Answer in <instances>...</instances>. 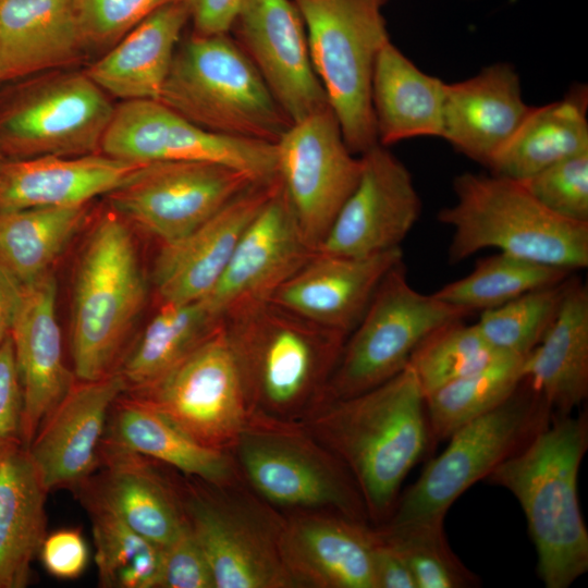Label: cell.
<instances>
[{
	"label": "cell",
	"mask_w": 588,
	"mask_h": 588,
	"mask_svg": "<svg viewBox=\"0 0 588 588\" xmlns=\"http://www.w3.org/2000/svg\"><path fill=\"white\" fill-rule=\"evenodd\" d=\"M222 321L248 424L303 425L326 401L347 335L270 299L244 305Z\"/></svg>",
	"instance_id": "obj_1"
},
{
	"label": "cell",
	"mask_w": 588,
	"mask_h": 588,
	"mask_svg": "<svg viewBox=\"0 0 588 588\" xmlns=\"http://www.w3.org/2000/svg\"><path fill=\"white\" fill-rule=\"evenodd\" d=\"M303 426L350 471L376 526L431 441L425 396L408 366L366 392L324 401Z\"/></svg>",
	"instance_id": "obj_2"
},
{
	"label": "cell",
	"mask_w": 588,
	"mask_h": 588,
	"mask_svg": "<svg viewBox=\"0 0 588 588\" xmlns=\"http://www.w3.org/2000/svg\"><path fill=\"white\" fill-rule=\"evenodd\" d=\"M588 449V417L552 416L486 481L518 501L547 588H567L588 571V530L578 501V471Z\"/></svg>",
	"instance_id": "obj_3"
},
{
	"label": "cell",
	"mask_w": 588,
	"mask_h": 588,
	"mask_svg": "<svg viewBox=\"0 0 588 588\" xmlns=\"http://www.w3.org/2000/svg\"><path fill=\"white\" fill-rule=\"evenodd\" d=\"M453 191L455 203L438 213L452 229L451 264L497 248L573 272L588 267V223L552 213L522 182L466 172L454 179Z\"/></svg>",
	"instance_id": "obj_4"
},
{
	"label": "cell",
	"mask_w": 588,
	"mask_h": 588,
	"mask_svg": "<svg viewBox=\"0 0 588 588\" xmlns=\"http://www.w3.org/2000/svg\"><path fill=\"white\" fill-rule=\"evenodd\" d=\"M158 100L195 125L228 137L275 144L293 124L226 34H193L177 46Z\"/></svg>",
	"instance_id": "obj_5"
},
{
	"label": "cell",
	"mask_w": 588,
	"mask_h": 588,
	"mask_svg": "<svg viewBox=\"0 0 588 588\" xmlns=\"http://www.w3.org/2000/svg\"><path fill=\"white\" fill-rule=\"evenodd\" d=\"M146 295L133 236L126 221L111 210L94 225L75 272L71 350L79 380H97L114 372Z\"/></svg>",
	"instance_id": "obj_6"
},
{
	"label": "cell",
	"mask_w": 588,
	"mask_h": 588,
	"mask_svg": "<svg viewBox=\"0 0 588 588\" xmlns=\"http://www.w3.org/2000/svg\"><path fill=\"white\" fill-rule=\"evenodd\" d=\"M197 480L174 486L216 588H297L280 551L284 513L242 478L229 483Z\"/></svg>",
	"instance_id": "obj_7"
},
{
	"label": "cell",
	"mask_w": 588,
	"mask_h": 588,
	"mask_svg": "<svg viewBox=\"0 0 588 588\" xmlns=\"http://www.w3.org/2000/svg\"><path fill=\"white\" fill-rule=\"evenodd\" d=\"M304 22L314 70L344 140L360 156L378 145L371 107L377 57L390 41L388 0H292Z\"/></svg>",
	"instance_id": "obj_8"
},
{
	"label": "cell",
	"mask_w": 588,
	"mask_h": 588,
	"mask_svg": "<svg viewBox=\"0 0 588 588\" xmlns=\"http://www.w3.org/2000/svg\"><path fill=\"white\" fill-rule=\"evenodd\" d=\"M552 416L544 400L523 379L509 399L449 437L446 448L397 497L391 514L382 524L402 525L445 517L462 493L486 479Z\"/></svg>",
	"instance_id": "obj_9"
},
{
	"label": "cell",
	"mask_w": 588,
	"mask_h": 588,
	"mask_svg": "<svg viewBox=\"0 0 588 588\" xmlns=\"http://www.w3.org/2000/svg\"><path fill=\"white\" fill-rule=\"evenodd\" d=\"M231 455L245 485L279 511L369 519L350 471L303 425L248 424Z\"/></svg>",
	"instance_id": "obj_10"
},
{
	"label": "cell",
	"mask_w": 588,
	"mask_h": 588,
	"mask_svg": "<svg viewBox=\"0 0 588 588\" xmlns=\"http://www.w3.org/2000/svg\"><path fill=\"white\" fill-rule=\"evenodd\" d=\"M0 93L4 160L101 152L114 107L86 72L50 71Z\"/></svg>",
	"instance_id": "obj_11"
},
{
	"label": "cell",
	"mask_w": 588,
	"mask_h": 588,
	"mask_svg": "<svg viewBox=\"0 0 588 588\" xmlns=\"http://www.w3.org/2000/svg\"><path fill=\"white\" fill-rule=\"evenodd\" d=\"M470 314L415 290L403 261L379 284L347 335L328 383V400L366 392L401 372L416 346L441 326Z\"/></svg>",
	"instance_id": "obj_12"
},
{
	"label": "cell",
	"mask_w": 588,
	"mask_h": 588,
	"mask_svg": "<svg viewBox=\"0 0 588 588\" xmlns=\"http://www.w3.org/2000/svg\"><path fill=\"white\" fill-rule=\"evenodd\" d=\"M198 443L231 453L248 424L244 389L223 321L152 385L134 391Z\"/></svg>",
	"instance_id": "obj_13"
},
{
	"label": "cell",
	"mask_w": 588,
	"mask_h": 588,
	"mask_svg": "<svg viewBox=\"0 0 588 588\" xmlns=\"http://www.w3.org/2000/svg\"><path fill=\"white\" fill-rule=\"evenodd\" d=\"M257 181L217 162L142 164L108 194L112 210L161 243L179 240Z\"/></svg>",
	"instance_id": "obj_14"
},
{
	"label": "cell",
	"mask_w": 588,
	"mask_h": 588,
	"mask_svg": "<svg viewBox=\"0 0 588 588\" xmlns=\"http://www.w3.org/2000/svg\"><path fill=\"white\" fill-rule=\"evenodd\" d=\"M100 151L139 163L217 162L257 182L278 176L275 144L208 132L157 99L123 100L114 107Z\"/></svg>",
	"instance_id": "obj_15"
},
{
	"label": "cell",
	"mask_w": 588,
	"mask_h": 588,
	"mask_svg": "<svg viewBox=\"0 0 588 588\" xmlns=\"http://www.w3.org/2000/svg\"><path fill=\"white\" fill-rule=\"evenodd\" d=\"M278 176L298 224L317 250L362 171L328 107L293 123L275 143Z\"/></svg>",
	"instance_id": "obj_16"
},
{
	"label": "cell",
	"mask_w": 588,
	"mask_h": 588,
	"mask_svg": "<svg viewBox=\"0 0 588 588\" xmlns=\"http://www.w3.org/2000/svg\"><path fill=\"white\" fill-rule=\"evenodd\" d=\"M360 159L359 180L318 252L364 257L401 247L420 217V197L403 162L380 144Z\"/></svg>",
	"instance_id": "obj_17"
},
{
	"label": "cell",
	"mask_w": 588,
	"mask_h": 588,
	"mask_svg": "<svg viewBox=\"0 0 588 588\" xmlns=\"http://www.w3.org/2000/svg\"><path fill=\"white\" fill-rule=\"evenodd\" d=\"M316 253L280 184L242 234L219 281L203 301L219 319L267 301Z\"/></svg>",
	"instance_id": "obj_18"
},
{
	"label": "cell",
	"mask_w": 588,
	"mask_h": 588,
	"mask_svg": "<svg viewBox=\"0 0 588 588\" xmlns=\"http://www.w3.org/2000/svg\"><path fill=\"white\" fill-rule=\"evenodd\" d=\"M232 29L292 123L330 107L292 0H247Z\"/></svg>",
	"instance_id": "obj_19"
},
{
	"label": "cell",
	"mask_w": 588,
	"mask_h": 588,
	"mask_svg": "<svg viewBox=\"0 0 588 588\" xmlns=\"http://www.w3.org/2000/svg\"><path fill=\"white\" fill-rule=\"evenodd\" d=\"M279 184V176L252 184L188 234L161 245L152 281L162 303H191L208 295L245 229Z\"/></svg>",
	"instance_id": "obj_20"
},
{
	"label": "cell",
	"mask_w": 588,
	"mask_h": 588,
	"mask_svg": "<svg viewBox=\"0 0 588 588\" xmlns=\"http://www.w3.org/2000/svg\"><path fill=\"white\" fill-rule=\"evenodd\" d=\"M125 390L118 371L73 382L27 448L47 491L82 483L89 477L99 464L109 409Z\"/></svg>",
	"instance_id": "obj_21"
},
{
	"label": "cell",
	"mask_w": 588,
	"mask_h": 588,
	"mask_svg": "<svg viewBox=\"0 0 588 588\" xmlns=\"http://www.w3.org/2000/svg\"><path fill=\"white\" fill-rule=\"evenodd\" d=\"M373 527L331 512L285 515L280 551L297 585L313 588H376Z\"/></svg>",
	"instance_id": "obj_22"
},
{
	"label": "cell",
	"mask_w": 588,
	"mask_h": 588,
	"mask_svg": "<svg viewBox=\"0 0 588 588\" xmlns=\"http://www.w3.org/2000/svg\"><path fill=\"white\" fill-rule=\"evenodd\" d=\"M56 302L57 282L50 272L22 286L10 332L22 388L20 437L27 448L73 384L62 358Z\"/></svg>",
	"instance_id": "obj_23"
},
{
	"label": "cell",
	"mask_w": 588,
	"mask_h": 588,
	"mask_svg": "<svg viewBox=\"0 0 588 588\" xmlns=\"http://www.w3.org/2000/svg\"><path fill=\"white\" fill-rule=\"evenodd\" d=\"M401 261V247L364 257L316 250L269 299L314 323L348 335L383 278Z\"/></svg>",
	"instance_id": "obj_24"
},
{
	"label": "cell",
	"mask_w": 588,
	"mask_h": 588,
	"mask_svg": "<svg viewBox=\"0 0 588 588\" xmlns=\"http://www.w3.org/2000/svg\"><path fill=\"white\" fill-rule=\"evenodd\" d=\"M531 109L514 68L494 63L467 79L445 83L441 138L489 168Z\"/></svg>",
	"instance_id": "obj_25"
},
{
	"label": "cell",
	"mask_w": 588,
	"mask_h": 588,
	"mask_svg": "<svg viewBox=\"0 0 588 588\" xmlns=\"http://www.w3.org/2000/svg\"><path fill=\"white\" fill-rule=\"evenodd\" d=\"M142 164L102 152L3 160L0 210L84 206L115 189Z\"/></svg>",
	"instance_id": "obj_26"
},
{
	"label": "cell",
	"mask_w": 588,
	"mask_h": 588,
	"mask_svg": "<svg viewBox=\"0 0 588 588\" xmlns=\"http://www.w3.org/2000/svg\"><path fill=\"white\" fill-rule=\"evenodd\" d=\"M86 49L75 0H0V84L69 66Z\"/></svg>",
	"instance_id": "obj_27"
},
{
	"label": "cell",
	"mask_w": 588,
	"mask_h": 588,
	"mask_svg": "<svg viewBox=\"0 0 588 588\" xmlns=\"http://www.w3.org/2000/svg\"><path fill=\"white\" fill-rule=\"evenodd\" d=\"M105 469L87 492V501L114 513L136 532L159 544H170L186 522L176 489L146 456L102 442Z\"/></svg>",
	"instance_id": "obj_28"
},
{
	"label": "cell",
	"mask_w": 588,
	"mask_h": 588,
	"mask_svg": "<svg viewBox=\"0 0 588 588\" xmlns=\"http://www.w3.org/2000/svg\"><path fill=\"white\" fill-rule=\"evenodd\" d=\"M189 17L188 0L163 4L91 63L86 74L108 95L158 100Z\"/></svg>",
	"instance_id": "obj_29"
},
{
	"label": "cell",
	"mask_w": 588,
	"mask_h": 588,
	"mask_svg": "<svg viewBox=\"0 0 588 588\" xmlns=\"http://www.w3.org/2000/svg\"><path fill=\"white\" fill-rule=\"evenodd\" d=\"M524 379L553 416L572 414L588 395V290L569 277L559 311L539 344L525 356Z\"/></svg>",
	"instance_id": "obj_30"
},
{
	"label": "cell",
	"mask_w": 588,
	"mask_h": 588,
	"mask_svg": "<svg viewBox=\"0 0 588 588\" xmlns=\"http://www.w3.org/2000/svg\"><path fill=\"white\" fill-rule=\"evenodd\" d=\"M444 85L390 40L377 57L371 81L378 143L387 147L414 137H441Z\"/></svg>",
	"instance_id": "obj_31"
},
{
	"label": "cell",
	"mask_w": 588,
	"mask_h": 588,
	"mask_svg": "<svg viewBox=\"0 0 588 588\" xmlns=\"http://www.w3.org/2000/svg\"><path fill=\"white\" fill-rule=\"evenodd\" d=\"M21 440L0 442V588H23L46 537L45 497Z\"/></svg>",
	"instance_id": "obj_32"
},
{
	"label": "cell",
	"mask_w": 588,
	"mask_h": 588,
	"mask_svg": "<svg viewBox=\"0 0 588 588\" xmlns=\"http://www.w3.org/2000/svg\"><path fill=\"white\" fill-rule=\"evenodd\" d=\"M103 442L164 463L210 483L241 479L231 453L207 448L148 403L131 396L113 403Z\"/></svg>",
	"instance_id": "obj_33"
},
{
	"label": "cell",
	"mask_w": 588,
	"mask_h": 588,
	"mask_svg": "<svg viewBox=\"0 0 588 588\" xmlns=\"http://www.w3.org/2000/svg\"><path fill=\"white\" fill-rule=\"evenodd\" d=\"M588 93L574 86L564 98L532 107L514 137L489 169L492 174L524 181L567 158L588 152Z\"/></svg>",
	"instance_id": "obj_34"
},
{
	"label": "cell",
	"mask_w": 588,
	"mask_h": 588,
	"mask_svg": "<svg viewBox=\"0 0 588 588\" xmlns=\"http://www.w3.org/2000/svg\"><path fill=\"white\" fill-rule=\"evenodd\" d=\"M221 322L203 299L163 303L115 371L126 389H146L187 357Z\"/></svg>",
	"instance_id": "obj_35"
},
{
	"label": "cell",
	"mask_w": 588,
	"mask_h": 588,
	"mask_svg": "<svg viewBox=\"0 0 588 588\" xmlns=\"http://www.w3.org/2000/svg\"><path fill=\"white\" fill-rule=\"evenodd\" d=\"M86 205L0 210V266L21 285L46 273L83 225Z\"/></svg>",
	"instance_id": "obj_36"
},
{
	"label": "cell",
	"mask_w": 588,
	"mask_h": 588,
	"mask_svg": "<svg viewBox=\"0 0 588 588\" xmlns=\"http://www.w3.org/2000/svg\"><path fill=\"white\" fill-rule=\"evenodd\" d=\"M525 356L499 354L486 366L425 395L431 441L446 440L460 427L509 399L524 379Z\"/></svg>",
	"instance_id": "obj_37"
},
{
	"label": "cell",
	"mask_w": 588,
	"mask_h": 588,
	"mask_svg": "<svg viewBox=\"0 0 588 588\" xmlns=\"http://www.w3.org/2000/svg\"><path fill=\"white\" fill-rule=\"evenodd\" d=\"M572 273L566 269L499 252L478 260L468 274L432 294L471 314L499 307L527 292L561 283Z\"/></svg>",
	"instance_id": "obj_38"
},
{
	"label": "cell",
	"mask_w": 588,
	"mask_h": 588,
	"mask_svg": "<svg viewBox=\"0 0 588 588\" xmlns=\"http://www.w3.org/2000/svg\"><path fill=\"white\" fill-rule=\"evenodd\" d=\"M96 547L99 584L107 588L159 587L163 548L105 506L86 500Z\"/></svg>",
	"instance_id": "obj_39"
},
{
	"label": "cell",
	"mask_w": 588,
	"mask_h": 588,
	"mask_svg": "<svg viewBox=\"0 0 588 588\" xmlns=\"http://www.w3.org/2000/svg\"><path fill=\"white\" fill-rule=\"evenodd\" d=\"M439 517L402 525H378V536L405 560L417 588H473L480 585L451 549Z\"/></svg>",
	"instance_id": "obj_40"
},
{
	"label": "cell",
	"mask_w": 588,
	"mask_h": 588,
	"mask_svg": "<svg viewBox=\"0 0 588 588\" xmlns=\"http://www.w3.org/2000/svg\"><path fill=\"white\" fill-rule=\"evenodd\" d=\"M501 353L483 339L476 323L452 321L428 334L412 353V369L424 396L490 363Z\"/></svg>",
	"instance_id": "obj_41"
},
{
	"label": "cell",
	"mask_w": 588,
	"mask_h": 588,
	"mask_svg": "<svg viewBox=\"0 0 588 588\" xmlns=\"http://www.w3.org/2000/svg\"><path fill=\"white\" fill-rule=\"evenodd\" d=\"M567 280L480 311L476 322L479 332L494 351L526 356L539 344L554 321Z\"/></svg>",
	"instance_id": "obj_42"
},
{
	"label": "cell",
	"mask_w": 588,
	"mask_h": 588,
	"mask_svg": "<svg viewBox=\"0 0 588 588\" xmlns=\"http://www.w3.org/2000/svg\"><path fill=\"white\" fill-rule=\"evenodd\" d=\"M519 182L552 213L588 223V152L562 160Z\"/></svg>",
	"instance_id": "obj_43"
},
{
	"label": "cell",
	"mask_w": 588,
	"mask_h": 588,
	"mask_svg": "<svg viewBox=\"0 0 588 588\" xmlns=\"http://www.w3.org/2000/svg\"><path fill=\"white\" fill-rule=\"evenodd\" d=\"M172 0H75L87 48L110 49L154 11Z\"/></svg>",
	"instance_id": "obj_44"
},
{
	"label": "cell",
	"mask_w": 588,
	"mask_h": 588,
	"mask_svg": "<svg viewBox=\"0 0 588 588\" xmlns=\"http://www.w3.org/2000/svg\"><path fill=\"white\" fill-rule=\"evenodd\" d=\"M161 588H216L210 565L187 524L163 547Z\"/></svg>",
	"instance_id": "obj_45"
},
{
	"label": "cell",
	"mask_w": 588,
	"mask_h": 588,
	"mask_svg": "<svg viewBox=\"0 0 588 588\" xmlns=\"http://www.w3.org/2000/svg\"><path fill=\"white\" fill-rule=\"evenodd\" d=\"M39 554L47 572L63 579L79 576L88 561L86 542L76 529H62L46 536Z\"/></svg>",
	"instance_id": "obj_46"
},
{
	"label": "cell",
	"mask_w": 588,
	"mask_h": 588,
	"mask_svg": "<svg viewBox=\"0 0 588 588\" xmlns=\"http://www.w3.org/2000/svg\"><path fill=\"white\" fill-rule=\"evenodd\" d=\"M22 405V388L9 335L0 344V442L21 440Z\"/></svg>",
	"instance_id": "obj_47"
},
{
	"label": "cell",
	"mask_w": 588,
	"mask_h": 588,
	"mask_svg": "<svg viewBox=\"0 0 588 588\" xmlns=\"http://www.w3.org/2000/svg\"><path fill=\"white\" fill-rule=\"evenodd\" d=\"M247 0H188L195 35L215 36L232 29Z\"/></svg>",
	"instance_id": "obj_48"
},
{
	"label": "cell",
	"mask_w": 588,
	"mask_h": 588,
	"mask_svg": "<svg viewBox=\"0 0 588 588\" xmlns=\"http://www.w3.org/2000/svg\"><path fill=\"white\" fill-rule=\"evenodd\" d=\"M375 536L372 562L376 588H417L403 556L383 541L376 530Z\"/></svg>",
	"instance_id": "obj_49"
},
{
	"label": "cell",
	"mask_w": 588,
	"mask_h": 588,
	"mask_svg": "<svg viewBox=\"0 0 588 588\" xmlns=\"http://www.w3.org/2000/svg\"><path fill=\"white\" fill-rule=\"evenodd\" d=\"M22 286L0 266V344L10 335Z\"/></svg>",
	"instance_id": "obj_50"
},
{
	"label": "cell",
	"mask_w": 588,
	"mask_h": 588,
	"mask_svg": "<svg viewBox=\"0 0 588 588\" xmlns=\"http://www.w3.org/2000/svg\"><path fill=\"white\" fill-rule=\"evenodd\" d=\"M3 160H4V159L0 156V166H1V163H2Z\"/></svg>",
	"instance_id": "obj_51"
}]
</instances>
